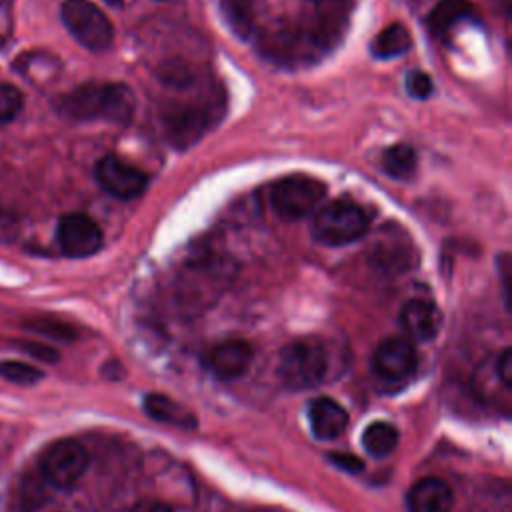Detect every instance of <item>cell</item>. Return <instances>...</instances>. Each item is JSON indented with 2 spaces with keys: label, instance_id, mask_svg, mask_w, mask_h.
I'll return each mask as SVG.
<instances>
[{
  "label": "cell",
  "instance_id": "cell-1",
  "mask_svg": "<svg viewBox=\"0 0 512 512\" xmlns=\"http://www.w3.org/2000/svg\"><path fill=\"white\" fill-rule=\"evenodd\" d=\"M58 112L70 120H106L112 124H130L136 98L126 84L88 82L58 98Z\"/></svg>",
  "mask_w": 512,
  "mask_h": 512
},
{
  "label": "cell",
  "instance_id": "cell-2",
  "mask_svg": "<svg viewBox=\"0 0 512 512\" xmlns=\"http://www.w3.org/2000/svg\"><path fill=\"white\" fill-rule=\"evenodd\" d=\"M328 368V356L320 340L304 338L290 342L278 356V378L292 390L314 388L322 382Z\"/></svg>",
  "mask_w": 512,
  "mask_h": 512
},
{
  "label": "cell",
  "instance_id": "cell-3",
  "mask_svg": "<svg viewBox=\"0 0 512 512\" xmlns=\"http://www.w3.org/2000/svg\"><path fill=\"white\" fill-rule=\"evenodd\" d=\"M324 198V182L304 174H292L278 180L270 192V204L284 220H302L316 214Z\"/></svg>",
  "mask_w": 512,
  "mask_h": 512
},
{
  "label": "cell",
  "instance_id": "cell-4",
  "mask_svg": "<svg viewBox=\"0 0 512 512\" xmlns=\"http://www.w3.org/2000/svg\"><path fill=\"white\" fill-rule=\"evenodd\" d=\"M366 212L346 200L324 204L314 214V236L326 246H344L366 234Z\"/></svg>",
  "mask_w": 512,
  "mask_h": 512
},
{
  "label": "cell",
  "instance_id": "cell-5",
  "mask_svg": "<svg viewBox=\"0 0 512 512\" xmlns=\"http://www.w3.org/2000/svg\"><path fill=\"white\" fill-rule=\"evenodd\" d=\"M60 18L68 32L88 50L104 52L112 46L114 28L108 16L90 0H64Z\"/></svg>",
  "mask_w": 512,
  "mask_h": 512
},
{
  "label": "cell",
  "instance_id": "cell-6",
  "mask_svg": "<svg viewBox=\"0 0 512 512\" xmlns=\"http://www.w3.org/2000/svg\"><path fill=\"white\" fill-rule=\"evenodd\" d=\"M86 468L88 452L80 442L72 438L52 442L40 456L42 476L60 490L72 488L82 478Z\"/></svg>",
  "mask_w": 512,
  "mask_h": 512
},
{
  "label": "cell",
  "instance_id": "cell-7",
  "mask_svg": "<svg viewBox=\"0 0 512 512\" xmlns=\"http://www.w3.org/2000/svg\"><path fill=\"white\" fill-rule=\"evenodd\" d=\"M56 238L60 250L70 258H86L102 248L100 226L80 212H70L60 218Z\"/></svg>",
  "mask_w": 512,
  "mask_h": 512
},
{
  "label": "cell",
  "instance_id": "cell-8",
  "mask_svg": "<svg viewBox=\"0 0 512 512\" xmlns=\"http://www.w3.org/2000/svg\"><path fill=\"white\" fill-rule=\"evenodd\" d=\"M372 368L386 382H404L418 368V354L406 338H386L372 354Z\"/></svg>",
  "mask_w": 512,
  "mask_h": 512
},
{
  "label": "cell",
  "instance_id": "cell-9",
  "mask_svg": "<svg viewBox=\"0 0 512 512\" xmlns=\"http://www.w3.org/2000/svg\"><path fill=\"white\" fill-rule=\"evenodd\" d=\"M94 176L102 190H106L108 194H112L120 200H130V198L140 196L148 184V178L144 172H140L136 166L120 160L118 156L100 158L96 162Z\"/></svg>",
  "mask_w": 512,
  "mask_h": 512
},
{
  "label": "cell",
  "instance_id": "cell-10",
  "mask_svg": "<svg viewBox=\"0 0 512 512\" xmlns=\"http://www.w3.org/2000/svg\"><path fill=\"white\" fill-rule=\"evenodd\" d=\"M254 350L246 340H224L208 348L202 356L204 368L222 382L244 376L252 364Z\"/></svg>",
  "mask_w": 512,
  "mask_h": 512
},
{
  "label": "cell",
  "instance_id": "cell-11",
  "mask_svg": "<svg viewBox=\"0 0 512 512\" xmlns=\"http://www.w3.org/2000/svg\"><path fill=\"white\" fill-rule=\"evenodd\" d=\"M402 330L416 342H428L436 338L442 328V312L428 300H408L398 316Z\"/></svg>",
  "mask_w": 512,
  "mask_h": 512
},
{
  "label": "cell",
  "instance_id": "cell-12",
  "mask_svg": "<svg viewBox=\"0 0 512 512\" xmlns=\"http://www.w3.org/2000/svg\"><path fill=\"white\" fill-rule=\"evenodd\" d=\"M308 422L318 440H334L348 426V412L332 398H314L308 406Z\"/></svg>",
  "mask_w": 512,
  "mask_h": 512
},
{
  "label": "cell",
  "instance_id": "cell-13",
  "mask_svg": "<svg viewBox=\"0 0 512 512\" xmlns=\"http://www.w3.org/2000/svg\"><path fill=\"white\" fill-rule=\"evenodd\" d=\"M410 512H452L454 496L446 482L438 478H422L406 498Z\"/></svg>",
  "mask_w": 512,
  "mask_h": 512
},
{
  "label": "cell",
  "instance_id": "cell-14",
  "mask_svg": "<svg viewBox=\"0 0 512 512\" xmlns=\"http://www.w3.org/2000/svg\"><path fill=\"white\" fill-rule=\"evenodd\" d=\"M146 414L162 424L176 426L182 430H192L196 428V416L190 412L184 404L172 400L166 394H148L142 402Z\"/></svg>",
  "mask_w": 512,
  "mask_h": 512
},
{
  "label": "cell",
  "instance_id": "cell-15",
  "mask_svg": "<svg viewBox=\"0 0 512 512\" xmlns=\"http://www.w3.org/2000/svg\"><path fill=\"white\" fill-rule=\"evenodd\" d=\"M470 12L468 0H440L426 18V28L432 36L442 38L446 36L456 22L466 18Z\"/></svg>",
  "mask_w": 512,
  "mask_h": 512
},
{
  "label": "cell",
  "instance_id": "cell-16",
  "mask_svg": "<svg viewBox=\"0 0 512 512\" xmlns=\"http://www.w3.org/2000/svg\"><path fill=\"white\" fill-rule=\"evenodd\" d=\"M412 46V38L410 32L406 30L404 24H390L384 30H380L376 34V38L370 44V52L374 58H396L402 56L404 52H408Z\"/></svg>",
  "mask_w": 512,
  "mask_h": 512
},
{
  "label": "cell",
  "instance_id": "cell-17",
  "mask_svg": "<svg viewBox=\"0 0 512 512\" xmlns=\"http://www.w3.org/2000/svg\"><path fill=\"white\" fill-rule=\"evenodd\" d=\"M398 438L400 436H398V430L394 424L376 420V422L368 424L366 430L362 432V446L370 456L384 458L394 452V448L398 446Z\"/></svg>",
  "mask_w": 512,
  "mask_h": 512
},
{
  "label": "cell",
  "instance_id": "cell-18",
  "mask_svg": "<svg viewBox=\"0 0 512 512\" xmlns=\"http://www.w3.org/2000/svg\"><path fill=\"white\" fill-rule=\"evenodd\" d=\"M382 168L392 178H408L416 168V152L408 144H394L382 156Z\"/></svg>",
  "mask_w": 512,
  "mask_h": 512
},
{
  "label": "cell",
  "instance_id": "cell-19",
  "mask_svg": "<svg viewBox=\"0 0 512 512\" xmlns=\"http://www.w3.org/2000/svg\"><path fill=\"white\" fill-rule=\"evenodd\" d=\"M0 376L8 382L30 386V384L42 380L44 372L40 368H34L30 364H26V362H20V360H2L0 362Z\"/></svg>",
  "mask_w": 512,
  "mask_h": 512
},
{
  "label": "cell",
  "instance_id": "cell-20",
  "mask_svg": "<svg viewBox=\"0 0 512 512\" xmlns=\"http://www.w3.org/2000/svg\"><path fill=\"white\" fill-rule=\"evenodd\" d=\"M24 326L36 334L56 338V340H72L76 336L72 326H68L60 320H54V318H32Z\"/></svg>",
  "mask_w": 512,
  "mask_h": 512
},
{
  "label": "cell",
  "instance_id": "cell-21",
  "mask_svg": "<svg viewBox=\"0 0 512 512\" xmlns=\"http://www.w3.org/2000/svg\"><path fill=\"white\" fill-rule=\"evenodd\" d=\"M22 110V94L16 86L0 82V124L14 120Z\"/></svg>",
  "mask_w": 512,
  "mask_h": 512
},
{
  "label": "cell",
  "instance_id": "cell-22",
  "mask_svg": "<svg viewBox=\"0 0 512 512\" xmlns=\"http://www.w3.org/2000/svg\"><path fill=\"white\" fill-rule=\"evenodd\" d=\"M404 84H406V92L416 100H426L434 90L430 76L426 72H420V70L408 72Z\"/></svg>",
  "mask_w": 512,
  "mask_h": 512
},
{
  "label": "cell",
  "instance_id": "cell-23",
  "mask_svg": "<svg viewBox=\"0 0 512 512\" xmlns=\"http://www.w3.org/2000/svg\"><path fill=\"white\" fill-rule=\"evenodd\" d=\"M16 346H18L22 352H26V354H30V356H34V358H38V360H42V362H56V360H58V352H56L52 346H48V344L22 340V342H16Z\"/></svg>",
  "mask_w": 512,
  "mask_h": 512
},
{
  "label": "cell",
  "instance_id": "cell-24",
  "mask_svg": "<svg viewBox=\"0 0 512 512\" xmlns=\"http://www.w3.org/2000/svg\"><path fill=\"white\" fill-rule=\"evenodd\" d=\"M496 372H498L500 380L504 382V386L510 388V386H512V350H510V348L502 350V354L498 356V360H496Z\"/></svg>",
  "mask_w": 512,
  "mask_h": 512
},
{
  "label": "cell",
  "instance_id": "cell-25",
  "mask_svg": "<svg viewBox=\"0 0 512 512\" xmlns=\"http://www.w3.org/2000/svg\"><path fill=\"white\" fill-rule=\"evenodd\" d=\"M332 462H334V466H338V468H342V470H346V472H360L362 470V460L360 458H356V456H352V454H342V452H336V454H330L328 456Z\"/></svg>",
  "mask_w": 512,
  "mask_h": 512
},
{
  "label": "cell",
  "instance_id": "cell-26",
  "mask_svg": "<svg viewBox=\"0 0 512 512\" xmlns=\"http://www.w3.org/2000/svg\"><path fill=\"white\" fill-rule=\"evenodd\" d=\"M132 512H172V510L162 502H140L132 508Z\"/></svg>",
  "mask_w": 512,
  "mask_h": 512
},
{
  "label": "cell",
  "instance_id": "cell-27",
  "mask_svg": "<svg viewBox=\"0 0 512 512\" xmlns=\"http://www.w3.org/2000/svg\"><path fill=\"white\" fill-rule=\"evenodd\" d=\"M104 2H106V4H110V6H122V2H124V0H104Z\"/></svg>",
  "mask_w": 512,
  "mask_h": 512
},
{
  "label": "cell",
  "instance_id": "cell-28",
  "mask_svg": "<svg viewBox=\"0 0 512 512\" xmlns=\"http://www.w3.org/2000/svg\"><path fill=\"white\" fill-rule=\"evenodd\" d=\"M2 4H6V0H0V6H2Z\"/></svg>",
  "mask_w": 512,
  "mask_h": 512
}]
</instances>
